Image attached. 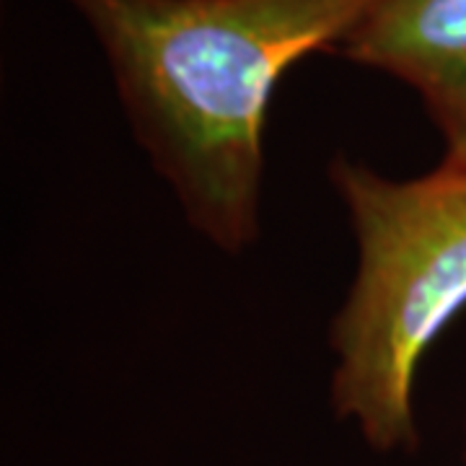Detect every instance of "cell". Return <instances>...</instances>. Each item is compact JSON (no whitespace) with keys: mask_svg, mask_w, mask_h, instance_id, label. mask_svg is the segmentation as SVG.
<instances>
[{"mask_svg":"<svg viewBox=\"0 0 466 466\" xmlns=\"http://www.w3.org/2000/svg\"><path fill=\"white\" fill-rule=\"evenodd\" d=\"M337 52L415 88L443 161L466 167V0H376Z\"/></svg>","mask_w":466,"mask_h":466,"instance_id":"3957f363","label":"cell"},{"mask_svg":"<svg viewBox=\"0 0 466 466\" xmlns=\"http://www.w3.org/2000/svg\"><path fill=\"white\" fill-rule=\"evenodd\" d=\"M99 42L140 148L189 226L259 236L265 125L285 73L337 50L376 0H67Z\"/></svg>","mask_w":466,"mask_h":466,"instance_id":"6da1fadb","label":"cell"},{"mask_svg":"<svg viewBox=\"0 0 466 466\" xmlns=\"http://www.w3.org/2000/svg\"><path fill=\"white\" fill-rule=\"evenodd\" d=\"M464 461H466V449H464Z\"/></svg>","mask_w":466,"mask_h":466,"instance_id":"277c9868","label":"cell"},{"mask_svg":"<svg viewBox=\"0 0 466 466\" xmlns=\"http://www.w3.org/2000/svg\"><path fill=\"white\" fill-rule=\"evenodd\" d=\"M329 182L350 213L358 272L332 321L334 415L379 453L417 449L415 376L466 309V167L389 179L348 156Z\"/></svg>","mask_w":466,"mask_h":466,"instance_id":"7a4b0ae2","label":"cell"}]
</instances>
